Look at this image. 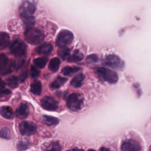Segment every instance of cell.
I'll return each instance as SVG.
<instances>
[{
    "mask_svg": "<svg viewBox=\"0 0 151 151\" xmlns=\"http://www.w3.org/2000/svg\"><path fill=\"white\" fill-rule=\"evenodd\" d=\"M19 130L21 134L30 136L36 132L37 126L33 123L25 121L19 124Z\"/></svg>",
    "mask_w": 151,
    "mask_h": 151,
    "instance_id": "obj_9",
    "label": "cell"
},
{
    "mask_svg": "<svg viewBox=\"0 0 151 151\" xmlns=\"http://www.w3.org/2000/svg\"><path fill=\"white\" fill-rule=\"evenodd\" d=\"M70 54V50L67 47H61L60 49L58 50V55L63 59L65 60L67 59Z\"/></svg>",
    "mask_w": 151,
    "mask_h": 151,
    "instance_id": "obj_25",
    "label": "cell"
},
{
    "mask_svg": "<svg viewBox=\"0 0 151 151\" xmlns=\"http://www.w3.org/2000/svg\"><path fill=\"white\" fill-rule=\"evenodd\" d=\"M27 78V71L23 72L22 73H21V74L20 75V77H19V81L21 82H24Z\"/></svg>",
    "mask_w": 151,
    "mask_h": 151,
    "instance_id": "obj_33",
    "label": "cell"
},
{
    "mask_svg": "<svg viewBox=\"0 0 151 151\" xmlns=\"http://www.w3.org/2000/svg\"><path fill=\"white\" fill-rule=\"evenodd\" d=\"M60 60L58 58H53L50 61L48 68L51 71L55 72L58 70L60 65Z\"/></svg>",
    "mask_w": 151,
    "mask_h": 151,
    "instance_id": "obj_20",
    "label": "cell"
},
{
    "mask_svg": "<svg viewBox=\"0 0 151 151\" xmlns=\"http://www.w3.org/2000/svg\"><path fill=\"white\" fill-rule=\"evenodd\" d=\"M9 36L6 32H0V50L5 49L9 44Z\"/></svg>",
    "mask_w": 151,
    "mask_h": 151,
    "instance_id": "obj_17",
    "label": "cell"
},
{
    "mask_svg": "<svg viewBox=\"0 0 151 151\" xmlns=\"http://www.w3.org/2000/svg\"><path fill=\"white\" fill-rule=\"evenodd\" d=\"M67 79L62 77H57L50 84V87L52 89L60 88L66 81Z\"/></svg>",
    "mask_w": 151,
    "mask_h": 151,
    "instance_id": "obj_19",
    "label": "cell"
},
{
    "mask_svg": "<svg viewBox=\"0 0 151 151\" xmlns=\"http://www.w3.org/2000/svg\"><path fill=\"white\" fill-rule=\"evenodd\" d=\"M122 151H140L141 146L134 140L129 139L123 142L122 145Z\"/></svg>",
    "mask_w": 151,
    "mask_h": 151,
    "instance_id": "obj_11",
    "label": "cell"
},
{
    "mask_svg": "<svg viewBox=\"0 0 151 151\" xmlns=\"http://www.w3.org/2000/svg\"><path fill=\"white\" fill-rule=\"evenodd\" d=\"M41 105L45 110L55 111L58 107V103L54 98L51 96H45L41 100Z\"/></svg>",
    "mask_w": 151,
    "mask_h": 151,
    "instance_id": "obj_10",
    "label": "cell"
},
{
    "mask_svg": "<svg viewBox=\"0 0 151 151\" xmlns=\"http://www.w3.org/2000/svg\"><path fill=\"white\" fill-rule=\"evenodd\" d=\"M83 57V54L80 51L76 50L73 54L71 56L68 57L67 59L69 62H79L82 60Z\"/></svg>",
    "mask_w": 151,
    "mask_h": 151,
    "instance_id": "obj_21",
    "label": "cell"
},
{
    "mask_svg": "<svg viewBox=\"0 0 151 151\" xmlns=\"http://www.w3.org/2000/svg\"><path fill=\"white\" fill-rule=\"evenodd\" d=\"M5 82L0 78V90L4 88L5 87Z\"/></svg>",
    "mask_w": 151,
    "mask_h": 151,
    "instance_id": "obj_34",
    "label": "cell"
},
{
    "mask_svg": "<svg viewBox=\"0 0 151 151\" xmlns=\"http://www.w3.org/2000/svg\"><path fill=\"white\" fill-rule=\"evenodd\" d=\"M48 62V58L45 57L37 58L34 60V64L39 68H44Z\"/></svg>",
    "mask_w": 151,
    "mask_h": 151,
    "instance_id": "obj_22",
    "label": "cell"
},
{
    "mask_svg": "<svg viewBox=\"0 0 151 151\" xmlns=\"http://www.w3.org/2000/svg\"><path fill=\"white\" fill-rule=\"evenodd\" d=\"M53 50V46L51 44L45 42L39 45L36 51L37 53L40 54L48 55L50 54Z\"/></svg>",
    "mask_w": 151,
    "mask_h": 151,
    "instance_id": "obj_13",
    "label": "cell"
},
{
    "mask_svg": "<svg viewBox=\"0 0 151 151\" xmlns=\"http://www.w3.org/2000/svg\"><path fill=\"white\" fill-rule=\"evenodd\" d=\"M1 115L6 119H12L14 117V111L9 106H3L0 109Z\"/></svg>",
    "mask_w": 151,
    "mask_h": 151,
    "instance_id": "obj_14",
    "label": "cell"
},
{
    "mask_svg": "<svg viewBox=\"0 0 151 151\" xmlns=\"http://www.w3.org/2000/svg\"><path fill=\"white\" fill-rule=\"evenodd\" d=\"M98 60H99V57L96 54H91L88 55L86 58V61L88 63H96Z\"/></svg>",
    "mask_w": 151,
    "mask_h": 151,
    "instance_id": "obj_31",
    "label": "cell"
},
{
    "mask_svg": "<svg viewBox=\"0 0 151 151\" xmlns=\"http://www.w3.org/2000/svg\"><path fill=\"white\" fill-rule=\"evenodd\" d=\"M24 23L27 28H31L34 25V23H35V20H34V17H29L25 18Z\"/></svg>",
    "mask_w": 151,
    "mask_h": 151,
    "instance_id": "obj_29",
    "label": "cell"
},
{
    "mask_svg": "<svg viewBox=\"0 0 151 151\" xmlns=\"http://www.w3.org/2000/svg\"><path fill=\"white\" fill-rule=\"evenodd\" d=\"M96 73L104 81L110 84H114L118 81V76L117 74L110 69L104 67H99L97 68Z\"/></svg>",
    "mask_w": 151,
    "mask_h": 151,
    "instance_id": "obj_3",
    "label": "cell"
},
{
    "mask_svg": "<svg viewBox=\"0 0 151 151\" xmlns=\"http://www.w3.org/2000/svg\"><path fill=\"white\" fill-rule=\"evenodd\" d=\"M29 113V107L27 104L22 103L15 111V116L19 119H25Z\"/></svg>",
    "mask_w": 151,
    "mask_h": 151,
    "instance_id": "obj_12",
    "label": "cell"
},
{
    "mask_svg": "<svg viewBox=\"0 0 151 151\" xmlns=\"http://www.w3.org/2000/svg\"><path fill=\"white\" fill-rule=\"evenodd\" d=\"M30 90H31V92L34 95H37V96L40 95L42 90L41 83L38 80L34 81L31 84Z\"/></svg>",
    "mask_w": 151,
    "mask_h": 151,
    "instance_id": "obj_18",
    "label": "cell"
},
{
    "mask_svg": "<svg viewBox=\"0 0 151 151\" xmlns=\"http://www.w3.org/2000/svg\"><path fill=\"white\" fill-rule=\"evenodd\" d=\"M84 79V76L82 73H80L75 76L70 81V84L76 88L81 86L83 81Z\"/></svg>",
    "mask_w": 151,
    "mask_h": 151,
    "instance_id": "obj_16",
    "label": "cell"
},
{
    "mask_svg": "<svg viewBox=\"0 0 151 151\" xmlns=\"http://www.w3.org/2000/svg\"><path fill=\"white\" fill-rule=\"evenodd\" d=\"M46 151H61L60 144L58 142H54L51 143L47 147Z\"/></svg>",
    "mask_w": 151,
    "mask_h": 151,
    "instance_id": "obj_27",
    "label": "cell"
},
{
    "mask_svg": "<svg viewBox=\"0 0 151 151\" xmlns=\"http://www.w3.org/2000/svg\"><path fill=\"white\" fill-rule=\"evenodd\" d=\"M29 144L27 142L20 141L17 145V149L18 151H24L28 147Z\"/></svg>",
    "mask_w": 151,
    "mask_h": 151,
    "instance_id": "obj_28",
    "label": "cell"
},
{
    "mask_svg": "<svg viewBox=\"0 0 151 151\" xmlns=\"http://www.w3.org/2000/svg\"><path fill=\"white\" fill-rule=\"evenodd\" d=\"M150 151H151V146H150Z\"/></svg>",
    "mask_w": 151,
    "mask_h": 151,
    "instance_id": "obj_38",
    "label": "cell"
},
{
    "mask_svg": "<svg viewBox=\"0 0 151 151\" xmlns=\"http://www.w3.org/2000/svg\"><path fill=\"white\" fill-rule=\"evenodd\" d=\"M11 132L8 127H4L0 129V137L5 139H11Z\"/></svg>",
    "mask_w": 151,
    "mask_h": 151,
    "instance_id": "obj_26",
    "label": "cell"
},
{
    "mask_svg": "<svg viewBox=\"0 0 151 151\" xmlns=\"http://www.w3.org/2000/svg\"><path fill=\"white\" fill-rule=\"evenodd\" d=\"M27 49V45L19 40H14L9 47L11 53L15 57H21L25 54Z\"/></svg>",
    "mask_w": 151,
    "mask_h": 151,
    "instance_id": "obj_5",
    "label": "cell"
},
{
    "mask_svg": "<svg viewBox=\"0 0 151 151\" xmlns=\"http://www.w3.org/2000/svg\"><path fill=\"white\" fill-rule=\"evenodd\" d=\"M68 151H84V150L82 149H78V148H73V149L68 150Z\"/></svg>",
    "mask_w": 151,
    "mask_h": 151,
    "instance_id": "obj_35",
    "label": "cell"
},
{
    "mask_svg": "<svg viewBox=\"0 0 151 151\" xmlns=\"http://www.w3.org/2000/svg\"><path fill=\"white\" fill-rule=\"evenodd\" d=\"M87 151H96V150H94V149H89V150H87Z\"/></svg>",
    "mask_w": 151,
    "mask_h": 151,
    "instance_id": "obj_37",
    "label": "cell"
},
{
    "mask_svg": "<svg viewBox=\"0 0 151 151\" xmlns=\"http://www.w3.org/2000/svg\"><path fill=\"white\" fill-rule=\"evenodd\" d=\"M80 70V68L77 67L65 66L62 69V73L65 76H70L74 73H76Z\"/></svg>",
    "mask_w": 151,
    "mask_h": 151,
    "instance_id": "obj_24",
    "label": "cell"
},
{
    "mask_svg": "<svg viewBox=\"0 0 151 151\" xmlns=\"http://www.w3.org/2000/svg\"><path fill=\"white\" fill-rule=\"evenodd\" d=\"M30 72H31V76L32 78H37L40 74V71L34 65H32L31 67Z\"/></svg>",
    "mask_w": 151,
    "mask_h": 151,
    "instance_id": "obj_30",
    "label": "cell"
},
{
    "mask_svg": "<svg viewBox=\"0 0 151 151\" xmlns=\"http://www.w3.org/2000/svg\"><path fill=\"white\" fill-rule=\"evenodd\" d=\"M100 151H110V150H109V149H107V148H106V147H101V148Z\"/></svg>",
    "mask_w": 151,
    "mask_h": 151,
    "instance_id": "obj_36",
    "label": "cell"
},
{
    "mask_svg": "<svg viewBox=\"0 0 151 151\" xmlns=\"http://www.w3.org/2000/svg\"><path fill=\"white\" fill-rule=\"evenodd\" d=\"M14 64L10 61L7 56L3 53L0 54V74L5 75L13 70Z\"/></svg>",
    "mask_w": 151,
    "mask_h": 151,
    "instance_id": "obj_7",
    "label": "cell"
},
{
    "mask_svg": "<svg viewBox=\"0 0 151 151\" xmlns=\"http://www.w3.org/2000/svg\"><path fill=\"white\" fill-rule=\"evenodd\" d=\"M103 64L116 70H121L124 66L123 61L118 56L114 54L107 55L103 60Z\"/></svg>",
    "mask_w": 151,
    "mask_h": 151,
    "instance_id": "obj_6",
    "label": "cell"
},
{
    "mask_svg": "<svg viewBox=\"0 0 151 151\" xmlns=\"http://www.w3.org/2000/svg\"><path fill=\"white\" fill-rule=\"evenodd\" d=\"M83 105V97L77 93H72L67 99V106L72 111H78L80 110Z\"/></svg>",
    "mask_w": 151,
    "mask_h": 151,
    "instance_id": "obj_2",
    "label": "cell"
},
{
    "mask_svg": "<svg viewBox=\"0 0 151 151\" xmlns=\"http://www.w3.org/2000/svg\"><path fill=\"white\" fill-rule=\"evenodd\" d=\"M6 83L9 87L15 88L18 86V79L17 76H11L6 79Z\"/></svg>",
    "mask_w": 151,
    "mask_h": 151,
    "instance_id": "obj_23",
    "label": "cell"
},
{
    "mask_svg": "<svg viewBox=\"0 0 151 151\" xmlns=\"http://www.w3.org/2000/svg\"><path fill=\"white\" fill-rule=\"evenodd\" d=\"M35 11V6L32 2L25 1L23 2L19 8V14L22 18H26L29 17L34 13Z\"/></svg>",
    "mask_w": 151,
    "mask_h": 151,
    "instance_id": "obj_8",
    "label": "cell"
},
{
    "mask_svg": "<svg viewBox=\"0 0 151 151\" xmlns=\"http://www.w3.org/2000/svg\"><path fill=\"white\" fill-rule=\"evenodd\" d=\"M41 122L47 126H55L59 123V120L53 116L44 115L41 119Z\"/></svg>",
    "mask_w": 151,
    "mask_h": 151,
    "instance_id": "obj_15",
    "label": "cell"
},
{
    "mask_svg": "<svg viewBox=\"0 0 151 151\" xmlns=\"http://www.w3.org/2000/svg\"><path fill=\"white\" fill-rule=\"evenodd\" d=\"M11 93V90L6 89V88H2L0 90V97H3L4 96L9 95Z\"/></svg>",
    "mask_w": 151,
    "mask_h": 151,
    "instance_id": "obj_32",
    "label": "cell"
},
{
    "mask_svg": "<svg viewBox=\"0 0 151 151\" xmlns=\"http://www.w3.org/2000/svg\"><path fill=\"white\" fill-rule=\"evenodd\" d=\"M74 38L73 33L67 29H63L58 34L55 43L59 47H64L66 45L71 44Z\"/></svg>",
    "mask_w": 151,
    "mask_h": 151,
    "instance_id": "obj_4",
    "label": "cell"
},
{
    "mask_svg": "<svg viewBox=\"0 0 151 151\" xmlns=\"http://www.w3.org/2000/svg\"><path fill=\"white\" fill-rule=\"evenodd\" d=\"M25 41L31 44L37 45L42 42L44 38L43 32L38 28H27L24 33Z\"/></svg>",
    "mask_w": 151,
    "mask_h": 151,
    "instance_id": "obj_1",
    "label": "cell"
}]
</instances>
